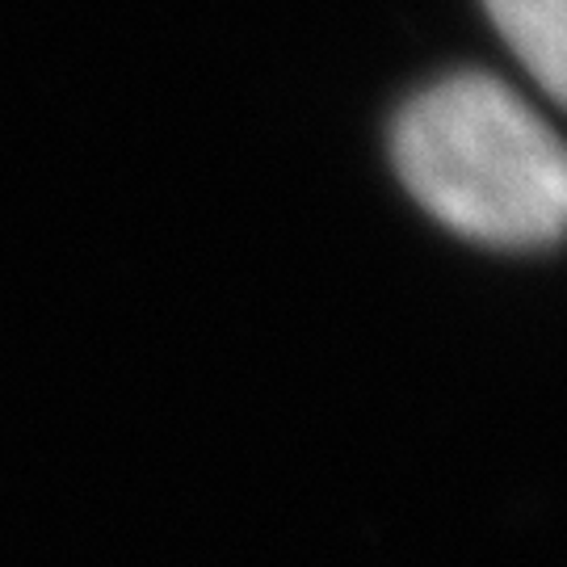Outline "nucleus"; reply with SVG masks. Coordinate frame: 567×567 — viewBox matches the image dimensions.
<instances>
[{
  "mask_svg": "<svg viewBox=\"0 0 567 567\" xmlns=\"http://www.w3.org/2000/svg\"><path fill=\"white\" fill-rule=\"evenodd\" d=\"M487 18L550 102L567 84V4L564 0H484Z\"/></svg>",
  "mask_w": 567,
  "mask_h": 567,
  "instance_id": "2",
  "label": "nucleus"
},
{
  "mask_svg": "<svg viewBox=\"0 0 567 567\" xmlns=\"http://www.w3.org/2000/svg\"><path fill=\"white\" fill-rule=\"evenodd\" d=\"M404 189L442 227L487 248H547L567 215L559 135L526 97L458 72L408 97L391 126Z\"/></svg>",
  "mask_w": 567,
  "mask_h": 567,
  "instance_id": "1",
  "label": "nucleus"
}]
</instances>
